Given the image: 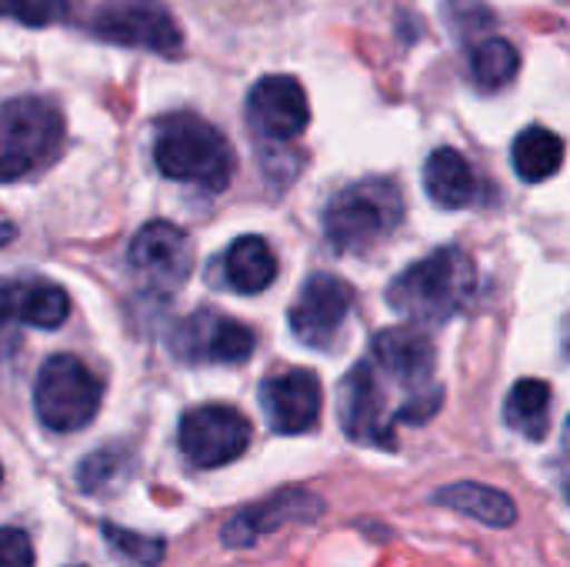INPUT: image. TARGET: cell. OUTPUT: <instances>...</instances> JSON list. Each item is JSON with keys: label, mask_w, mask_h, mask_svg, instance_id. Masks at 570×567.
Masks as SVG:
<instances>
[{"label": "cell", "mask_w": 570, "mask_h": 567, "mask_svg": "<svg viewBox=\"0 0 570 567\" xmlns=\"http://www.w3.org/2000/svg\"><path fill=\"white\" fill-rule=\"evenodd\" d=\"M104 401L100 378L73 354H53L43 361L33 384V411L47 431L73 434L83 431Z\"/></svg>", "instance_id": "cell-5"}, {"label": "cell", "mask_w": 570, "mask_h": 567, "mask_svg": "<svg viewBox=\"0 0 570 567\" xmlns=\"http://www.w3.org/2000/svg\"><path fill=\"white\" fill-rule=\"evenodd\" d=\"M504 421L528 441H544L551 428V384L538 378L518 381L504 401Z\"/></svg>", "instance_id": "cell-20"}, {"label": "cell", "mask_w": 570, "mask_h": 567, "mask_svg": "<svg viewBox=\"0 0 570 567\" xmlns=\"http://www.w3.org/2000/svg\"><path fill=\"white\" fill-rule=\"evenodd\" d=\"M351 307H354V287L337 274L317 271L304 281L291 307V331L301 344L314 351H327L337 344Z\"/></svg>", "instance_id": "cell-9"}, {"label": "cell", "mask_w": 570, "mask_h": 567, "mask_svg": "<svg viewBox=\"0 0 570 567\" xmlns=\"http://www.w3.org/2000/svg\"><path fill=\"white\" fill-rule=\"evenodd\" d=\"M20 331H23V324L13 317V307H10L7 291L0 284V364L20 348Z\"/></svg>", "instance_id": "cell-27"}, {"label": "cell", "mask_w": 570, "mask_h": 567, "mask_svg": "<svg viewBox=\"0 0 570 567\" xmlns=\"http://www.w3.org/2000/svg\"><path fill=\"white\" fill-rule=\"evenodd\" d=\"M130 267L150 294H174L194 271V251L177 224L150 221L130 241Z\"/></svg>", "instance_id": "cell-8"}, {"label": "cell", "mask_w": 570, "mask_h": 567, "mask_svg": "<svg viewBox=\"0 0 570 567\" xmlns=\"http://www.w3.org/2000/svg\"><path fill=\"white\" fill-rule=\"evenodd\" d=\"M154 160L164 177L197 184L210 194L227 190L234 177V147L214 124L194 114H170L160 120Z\"/></svg>", "instance_id": "cell-2"}, {"label": "cell", "mask_w": 570, "mask_h": 567, "mask_svg": "<svg viewBox=\"0 0 570 567\" xmlns=\"http://www.w3.org/2000/svg\"><path fill=\"white\" fill-rule=\"evenodd\" d=\"M247 120L267 140H294L311 124V104L297 77H261L247 94Z\"/></svg>", "instance_id": "cell-12"}, {"label": "cell", "mask_w": 570, "mask_h": 567, "mask_svg": "<svg viewBox=\"0 0 570 567\" xmlns=\"http://www.w3.org/2000/svg\"><path fill=\"white\" fill-rule=\"evenodd\" d=\"M371 368L407 388V398L434 388V344L417 328H387L371 341Z\"/></svg>", "instance_id": "cell-13"}, {"label": "cell", "mask_w": 570, "mask_h": 567, "mask_svg": "<svg viewBox=\"0 0 570 567\" xmlns=\"http://www.w3.org/2000/svg\"><path fill=\"white\" fill-rule=\"evenodd\" d=\"M254 331L234 317L197 311L174 334V354L190 364H240L254 354Z\"/></svg>", "instance_id": "cell-10"}, {"label": "cell", "mask_w": 570, "mask_h": 567, "mask_svg": "<svg viewBox=\"0 0 570 567\" xmlns=\"http://www.w3.org/2000/svg\"><path fill=\"white\" fill-rule=\"evenodd\" d=\"M7 301L13 307V317L23 328H40V331H53L67 321L70 314V301L67 294L43 281V277H27V281H3Z\"/></svg>", "instance_id": "cell-17"}, {"label": "cell", "mask_w": 570, "mask_h": 567, "mask_svg": "<svg viewBox=\"0 0 570 567\" xmlns=\"http://www.w3.org/2000/svg\"><path fill=\"white\" fill-rule=\"evenodd\" d=\"M180 451L197 468H224L250 448V421L230 404H200L180 418Z\"/></svg>", "instance_id": "cell-7"}, {"label": "cell", "mask_w": 570, "mask_h": 567, "mask_svg": "<svg viewBox=\"0 0 570 567\" xmlns=\"http://www.w3.org/2000/svg\"><path fill=\"white\" fill-rule=\"evenodd\" d=\"M261 404L277 434H304L321 418V381L314 371H284L261 384Z\"/></svg>", "instance_id": "cell-14"}, {"label": "cell", "mask_w": 570, "mask_h": 567, "mask_svg": "<svg viewBox=\"0 0 570 567\" xmlns=\"http://www.w3.org/2000/svg\"><path fill=\"white\" fill-rule=\"evenodd\" d=\"M104 538L130 561L144 567H157L164 558V541L160 538H144V535H134V531H124L117 525H104Z\"/></svg>", "instance_id": "cell-24"}, {"label": "cell", "mask_w": 570, "mask_h": 567, "mask_svg": "<svg viewBox=\"0 0 570 567\" xmlns=\"http://www.w3.org/2000/svg\"><path fill=\"white\" fill-rule=\"evenodd\" d=\"M387 398H384V384L377 378V371L371 368V361L357 364L337 394V414H341V428L351 441L357 444H374V448H394V421L384 414Z\"/></svg>", "instance_id": "cell-11"}, {"label": "cell", "mask_w": 570, "mask_h": 567, "mask_svg": "<svg viewBox=\"0 0 570 567\" xmlns=\"http://www.w3.org/2000/svg\"><path fill=\"white\" fill-rule=\"evenodd\" d=\"M434 505L451 508L458 515H468L488 528H511L518 521V505L504 491L478 485V481H458V485L441 488L434 495Z\"/></svg>", "instance_id": "cell-18"}, {"label": "cell", "mask_w": 570, "mask_h": 567, "mask_svg": "<svg viewBox=\"0 0 570 567\" xmlns=\"http://www.w3.org/2000/svg\"><path fill=\"white\" fill-rule=\"evenodd\" d=\"M474 281L471 257L458 247H441L391 281L387 304L407 321L444 324L474 297Z\"/></svg>", "instance_id": "cell-1"}, {"label": "cell", "mask_w": 570, "mask_h": 567, "mask_svg": "<svg viewBox=\"0 0 570 567\" xmlns=\"http://www.w3.org/2000/svg\"><path fill=\"white\" fill-rule=\"evenodd\" d=\"M277 277V257L264 237H237L224 254V281L237 294H261Z\"/></svg>", "instance_id": "cell-19"}, {"label": "cell", "mask_w": 570, "mask_h": 567, "mask_svg": "<svg viewBox=\"0 0 570 567\" xmlns=\"http://www.w3.org/2000/svg\"><path fill=\"white\" fill-rule=\"evenodd\" d=\"M0 478H3V471H0Z\"/></svg>", "instance_id": "cell-29"}, {"label": "cell", "mask_w": 570, "mask_h": 567, "mask_svg": "<svg viewBox=\"0 0 570 567\" xmlns=\"http://www.w3.org/2000/svg\"><path fill=\"white\" fill-rule=\"evenodd\" d=\"M424 190L444 211H461L478 201V174L454 147H441L424 164Z\"/></svg>", "instance_id": "cell-16"}, {"label": "cell", "mask_w": 570, "mask_h": 567, "mask_svg": "<svg viewBox=\"0 0 570 567\" xmlns=\"http://www.w3.org/2000/svg\"><path fill=\"white\" fill-rule=\"evenodd\" d=\"M63 150V117L43 97H17L0 107V184L23 180Z\"/></svg>", "instance_id": "cell-4"}, {"label": "cell", "mask_w": 570, "mask_h": 567, "mask_svg": "<svg viewBox=\"0 0 570 567\" xmlns=\"http://www.w3.org/2000/svg\"><path fill=\"white\" fill-rule=\"evenodd\" d=\"M90 30L100 40L120 47H144L164 57H174L184 47L177 20L164 10L160 0H107L94 13Z\"/></svg>", "instance_id": "cell-6"}, {"label": "cell", "mask_w": 570, "mask_h": 567, "mask_svg": "<svg viewBox=\"0 0 570 567\" xmlns=\"http://www.w3.org/2000/svg\"><path fill=\"white\" fill-rule=\"evenodd\" d=\"M324 511V505L307 495V491H281L274 495L271 501L257 505V508H247L240 511L227 528H224V545L230 548H244V545H254L264 531H274L281 528L284 521H311Z\"/></svg>", "instance_id": "cell-15"}, {"label": "cell", "mask_w": 570, "mask_h": 567, "mask_svg": "<svg viewBox=\"0 0 570 567\" xmlns=\"http://www.w3.org/2000/svg\"><path fill=\"white\" fill-rule=\"evenodd\" d=\"M67 0H0V17L17 20L23 27H50L63 20Z\"/></svg>", "instance_id": "cell-23"}, {"label": "cell", "mask_w": 570, "mask_h": 567, "mask_svg": "<svg viewBox=\"0 0 570 567\" xmlns=\"http://www.w3.org/2000/svg\"><path fill=\"white\" fill-rule=\"evenodd\" d=\"M0 567H33V548L27 531L0 528Z\"/></svg>", "instance_id": "cell-26"}, {"label": "cell", "mask_w": 570, "mask_h": 567, "mask_svg": "<svg viewBox=\"0 0 570 567\" xmlns=\"http://www.w3.org/2000/svg\"><path fill=\"white\" fill-rule=\"evenodd\" d=\"M13 237V227L10 224H0V244H7Z\"/></svg>", "instance_id": "cell-28"}, {"label": "cell", "mask_w": 570, "mask_h": 567, "mask_svg": "<svg viewBox=\"0 0 570 567\" xmlns=\"http://www.w3.org/2000/svg\"><path fill=\"white\" fill-rule=\"evenodd\" d=\"M404 221V197L394 180L367 177L344 187L324 207V234L341 254H361L391 237Z\"/></svg>", "instance_id": "cell-3"}, {"label": "cell", "mask_w": 570, "mask_h": 567, "mask_svg": "<svg viewBox=\"0 0 570 567\" xmlns=\"http://www.w3.org/2000/svg\"><path fill=\"white\" fill-rule=\"evenodd\" d=\"M511 160L521 180L528 184H541L548 177H554L564 164V140L548 130V127H528L518 134L514 147H511Z\"/></svg>", "instance_id": "cell-21"}, {"label": "cell", "mask_w": 570, "mask_h": 567, "mask_svg": "<svg viewBox=\"0 0 570 567\" xmlns=\"http://www.w3.org/2000/svg\"><path fill=\"white\" fill-rule=\"evenodd\" d=\"M117 471H120V451L117 448H107V451H97L90 454L80 471H77V481L87 495H100L107 485L117 481Z\"/></svg>", "instance_id": "cell-25"}, {"label": "cell", "mask_w": 570, "mask_h": 567, "mask_svg": "<svg viewBox=\"0 0 570 567\" xmlns=\"http://www.w3.org/2000/svg\"><path fill=\"white\" fill-rule=\"evenodd\" d=\"M521 70V57L511 40L488 37L471 50V74L481 84V90H501L508 87Z\"/></svg>", "instance_id": "cell-22"}]
</instances>
